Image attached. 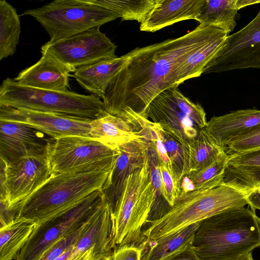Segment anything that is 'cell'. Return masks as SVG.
I'll return each instance as SVG.
<instances>
[{"label": "cell", "mask_w": 260, "mask_h": 260, "mask_svg": "<svg viewBox=\"0 0 260 260\" xmlns=\"http://www.w3.org/2000/svg\"><path fill=\"white\" fill-rule=\"evenodd\" d=\"M224 32L200 24L180 37L129 51V58L102 98L104 110L118 116L127 107L144 116L158 94L178 86V69L188 55Z\"/></svg>", "instance_id": "cell-1"}, {"label": "cell", "mask_w": 260, "mask_h": 260, "mask_svg": "<svg viewBox=\"0 0 260 260\" xmlns=\"http://www.w3.org/2000/svg\"><path fill=\"white\" fill-rule=\"evenodd\" d=\"M117 153L98 162L52 175L19 204V218L40 223L78 204L94 191L107 189Z\"/></svg>", "instance_id": "cell-2"}, {"label": "cell", "mask_w": 260, "mask_h": 260, "mask_svg": "<svg viewBox=\"0 0 260 260\" xmlns=\"http://www.w3.org/2000/svg\"><path fill=\"white\" fill-rule=\"evenodd\" d=\"M255 211L242 207L224 210L200 222L192 244L200 260H236L260 246Z\"/></svg>", "instance_id": "cell-3"}, {"label": "cell", "mask_w": 260, "mask_h": 260, "mask_svg": "<svg viewBox=\"0 0 260 260\" xmlns=\"http://www.w3.org/2000/svg\"><path fill=\"white\" fill-rule=\"evenodd\" d=\"M247 197L242 192L223 184L210 189L180 192L173 206L142 231L140 246L227 209L248 205Z\"/></svg>", "instance_id": "cell-4"}, {"label": "cell", "mask_w": 260, "mask_h": 260, "mask_svg": "<svg viewBox=\"0 0 260 260\" xmlns=\"http://www.w3.org/2000/svg\"><path fill=\"white\" fill-rule=\"evenodd\" d=\"M157 192L151 180L148 153L144 165L124 180L111 211L113 235L117 247L139 245Z\"/></svg>", "instance_id": "cell-5"}, {"label": "cell", "mask_w": 260, "mask_h": 260, "mask_svg": "<svg viewBox=\"0 0 260 260\" xmlns=\"http://www.w3.org/2000/svg\"><path fill=\"white\" fill-rule=\"evenodd\" d=\"M0 106L91 120L98 118L105 112L102 100L94 94L27 87L10 78L4 80L1 86Z\"/></svg>", "instance_id": "cell-6"}, {"label": "cell", "mask_w": 260, "mask_h": 260, "mask_svg": "<svg viewBox=\"0 0 260 260\" xmlns=\"http://www.w3.org/2000/svg\"><path fill=\"white\" fill-rule=\"evenodd\" d=\"M37 20L54 41L101 26L119 18L106 9L87 0H54L21 14Z\"/></svg>", "instance_id": "cell-7"}, {"label": "cell", "mask_w": 260, "mask_h": 260, "mask_svg": "<svg viewBox=\"0 0 260 260\" xmlns=\"http://www.w3.org/2000/svg\"><path fill=\"white\" fill-rule=\"evenodd\" d=\"M104 200L102 191L96 190L73 207L37 223L15 260H38L52 245L90 219Z\"/></svg>", "instance_id": "cell-8"}, {"label": "cell", "mask_w": 260, "mask_h": 260, "mask_svg": "<svg viewBox=\"0 0 260 260\" xmlns=\"http://www.w3.org/2000/svg\"><path fill=\"white\" fill-rule=\"evenodd\" d=\"M1 164V199L16 206L32 194L52 176L47 154L29 155Z\"/></svg>", "instance_id": "cell-9"}, {"label": "cell", "mask_w": 260, "mask_h": 260, "mask_svg": "<svg viewBox=\"0 0 260 260\" xmlns=\"http://www.w3.org/2000/svg\"><path fill=\"white\" fill-rule=\"evenodd\" d=\"M246 69H260V9L245 27L226 37L203 73Z\"/></svg>", "instance_id": "cell-10"}, {"label": "cell", "mask_w": 260, "mask_h": 260, "mask_svg": "<svg viewBox=\"0 0 260 260\" xmlns=\"http://www.w3.org/2000/svg\"><path fill=\"white\" fill-rule=\"evenodd\" d=\"M94 27L70 38L49 41L41 51L54 57L75 70L100 61L116 57V46L100 30Z\"/></svg>", "instance_id": "cell-11"}, {"label": "cell", "mask_w": 260, "mask_h": 260, "mask_svg": "<svg viewBox=\"0 0 260 260\" xmlns=\"http://www.w3.org/2000/svg\"><path fill=\"white\" fill-rule=\"evenodd\" d=\"M117 153V149L94 139L79 136L52 138L47 149L52 175L98 162Z\"/></svg>", "instance_id": "cell-12"}, {"label": "cell", "mask_w": 260, "mask_h": 260, "mask_svg": "<svg viewBox=\"0 0 260 260\" xmlns=\"http://www.w3.org/2000/svg\"><path fill=\"white\" fill-rule=\"evenodd\" d=\"M0 120L24 124L54 139L71 136L90 138L92 120L86 118L0 106Z\"/></svg>", "instance_id": "cell-13"}, {"label": "cell", "mask_w": 260, "mask_h": 260, "mask_svg": "<svg viewBox=\"0 0 260 260\" xmlns=\"http://www.w3.org/2000/svg\"><path fill=\"white\" fill-rule=\"evenodd\" d=\"M51 139L24 124L0 120V161L8 165L27 156L47 154Z\"/></svg>", "instance_id": "cell-14"}, {"label": "cell", "mask_w": 260, "mask_h": 260, "mask_svg": "<svg viewBox=\"0 0 260 260\" xmlns=\"http://www.w3.org/2000/svg\"><path fill=\"white\" fill-rule=\"evenodd\" d=\"M144 116L150 118L185 148L200 129L178 107L171 87L158 94L148 105Z\"/></svg>", "instance_id": "cell-15"}, {"label": "cell", "mask_w": 260, "mask_h": 260, "mask_svg": "<svg viewBox=\"0 0 260 260\" xmlns=\"http://www.w3.org/2000/svg\"><path fill=\"white\" fill-rule=\"evenodd\" d=\"M41 53L42 57L36 63L21 71L14 80L27 87L58 91L68 90L70 73L76 70L49 53Z\"/></svg>", "instance_id": "cell-16"}, {"label": "cell", "mask_w": 260, "mask_h": 260, "mask_svg": "<svg viewBox=\"0 0 260 260\" xmlns=\"http://www.w3.org/2000/svg\"><path fill=\"white\" fill-rule=\"evenodd\" d=\"M144 140L131 141L119 146V154L113 171L110 186L103 193L111 210L120 194L124 180L145 164L148 156L149 144Z\"/></svg>", "instance_id": "cell-17"}, {"label": "cell", "mask_w": 260, "mask_h": 260, "mask_svg": "<svg viewBox=\"0 0 260 260\" xmlns=\"http://www.w3.org/2000/svg\"><path fill=\"white\" fill-rule=\"evenodd\" d=\"M260 123V110L243 109L213 116L204 129L216 143L226 149L229 144Z\"/></svg>", "instance_id": "cell-18"}, {"label": "cell", "mask_w": 260, "mask_h": 260, "mask_svg": "<svg viewBox=\"0 0 260 260\" xmlns=\"http://www.w3.org/2000/svg\"><path fill=\"white\" fill-rule=\"evenodd\" d=\"M206 0H159L146 20L141 23V31L154 32L183 20L199 16Z\"/></svg>", "instance_id": "cell-19"}, {"label": "cell", "mask_w": 260, "mask_h": 260, "mask_svg": "<svg viewBox=\"0 0 260 260\" xmlns=\"http://www.w3.org/2000/svg\"><path fill=\"white\" fill-rule=\"evenodd\" d=\"M129 56V52L120 57L78 68L72 76L82 87L102 99Z\"/></svg>", "instance_id": "cell-20"}, {"label": "cell", "mask_w": 260, "mask_h": 260, "mask_svg": "<svg viewBox=\"0 0 260 260\" xmlns=\"http://www.w3.org/2000/svg\"><path fill=\"white\" fill-rule=\"evenodd\" d=\"M89 136L113 150L131 141L145 140L140 132L126 121L105 111L91 121Z\"/></svg>", "instance_id": "cell-21"}, {"label": "cell", "mask_w": 260, "mask_h": 260, "mask_svg": "<svg viewBox=\"0 0 260 260\" xmlns=\"http://www.w3.org/2000/svg\"><path fill=\"white\" fill-rule=\"evenodd\" d=\"M182 150L184 156L182 178L191 172L209 166L228 154L204 128L200 129L196 139Z\"/></svg>", "instance_id": "cell-22"}, {"label": "cell", "mask_w": 260, "mask_h": 260, "mask_svg": "<svg viewBox=\"0 0 260 260\" xmlns=\"http://www.w3.org/2000/svg\"><path fill=\"white\" fill-rule=\"evenodd\" d=\"M201 221L141 246L142 260H164L178 251L192 241Z\"/></svg>", "instance_id": "cell-23"}, {"label": "cell", "mask_w": 260, "mask_h": 260, "mask_svg": "<svg viewBox=\"0 0 260 260\" xmlns=\"http://www.w3.org/2000/svg\"><path fill=\"white\" fill-rule=\"evenodd\" d=\"M237 0H206L196 18L200 24L214 26L228 35L236 25Z\"/></svg>", "instance_id": "cell-24"}, {"label": "cell", "mask_w": 260, "mask_h": 260, "mask_svg": "<svg viewBox=\"0 0 260 260\" xmlns=\"http://www.w3.org/2000/svg\"><path fill=\"white\" fill-rule=\"evenodd\" d=\"M37 224L32 220L19 218L0 229V260H15Z\"/></svg>", "instance_id": "cell-25"}, {"label": "cell", "mask_w": 260, "mask_h": 260, "mask_svg": "<svg viewBox=\"0 0 260 260\" xmlns=\"http://www.w3.org/2000/svg\"><path fill=\"white\" fill-rule=\"evenodd\" d=\"M228 36L224 32L192 51L178 69L179 84L203 74L205 67L219 50Z\"/></svg>", "instance_id": "cell-26"}, {"label": "cell", "mask_w": 260, "mask_h": 260, "mask_svg": "<svg viewBox=\"0 0 260 260\" xmlns=\"http://www.w3.org/2000/svg\"><path fill=\"white\" fill-rule=\"evenodd\" d=\"M21 32L19 16L5 0H0V60L13 55Z\"/></svg>", "instance_id": "cell-27"}, {"label": "cell", "mask_w": 260, "mask_h": 260, "mask_svg": "<svg viewBox=\"0 0 260 260\" xmlns=\"http://www.w3.org/2000/svg\"><path fill=\"white\" fill-rule=\"evenodd\" d=\"M89 3L116 14L122 20H136L142 23L159 0H87Z\"/></svg>", "instance_id": "cell-28"}, {"label": "cell", "mask_w": 260, "mask_h": 260, "mask_svg": "<svg viewBox=\"0 0 260 260\" xmlns=\"http://www.w3.org/2000/svg\"><path fill=\"white\" fill-rule=\"evenodd\" d=\"M222 184L231 186L248 196L260 188V167L228 165Z\"/></svg>", "instance_id": "cell-29"}, {"label": "cell", "mask_w": 260, "mask_h": 260, "mask_svg": "<svg viewBox=\"0 0 260 260\" xmlns=\"http://www.w3.org/2000/svg\"><path fill=\"white\" fill-rule=\"evenodd\" d=\"M229 156L228 154L205 168L186 175L192 182L194 190L210 189L222 184Z\"/></svg>", "instance_id": "cell-30"}, {"label": "cell", "mask_w": 260, "mask_h": 260, "mask_svg": "<svg viewBox=\"0 0 260 260\" xmlns=\"http://www.w3.org/2000/svg\"><path fill=\"white\" fill-rule=\"evenodd\" d=\"M177 105L186 115L189 117L199 127L203 129L207 124L206 113L199 104L194 103L185 96L178 87H171Z\"/></svg>", "instance_id": "cell-31"}, {"label": "cell", "mask_w": 260, "mask_h": 260, "mask_svg": "<svg viewBox=\"0 0 260 260\" xmlns=\"http://www.w3.org/2000/svg\"><path fill=\"white\" fill-rule=\"evenodd\" d=\"M158 125L160 129L162 142L172 162L174 172L181 182L184 167V156L182 146L169 133L164 130L158 124Z\"/></svg>", "instance_id": "cell-32"}, {"label": "cell", "mask_w": 260, "mask_h": 260, "mask_svg": "<svg viewBox=\"0 0 260 260\" xmlns=\"http://www.w3.org/2000/svg\"><path fill=\"white\" fill-rule=\"evenodd\" d=\"M94 215L80 228L64 236L52 245L38 260H55L56 259L69 247L77 242L88 226Z\"/></svg>", "instance_id": "cell-33"}, {"label": "cell", "mask_w": 260, "mask_h": 260, "mask_svg": "<svg viewBox=\"0 0 260 260\" xmlns=\"http://www.w3.org/2000/svg\"><path fill=\"white\" fill-rule=\"evenodd\" d=\"M258 148H260V123L233 140L226 147L234 153Z\"/></svg>", "instance_id": "cell-34"}, {"label": "cell", "mask_w": 260, "mask_h": 260, "mask_svg": "<svg viewBox=\"0 0 260 260\" xmlns=\"http://www.w3.org/2000/svg\"><path fill=\"white\" fill-rule=\"evenodd\" d=\"M163 182L162 197L171 208L174 205L181 192V182L176 175L164 165L159 164Z\"/></svg>", "instance_id": "cell-35"}, {"label": "cell", "mask_w": 260, "mask_h": 260, "mask_svg": "<svg viewBox=\"0 0 260 260\" xmlns=\"http://www.w3.org/2000/svg\"><path fill=\"white\" fill-rule=\"evenodd\" d=\"M228 165L260 167V148L230 154Z\"/></svg>", "instance_id": "cell-36"}, {"label": "cell", "mask_w": 260, "mask_h": 260, "mask_svg": "<svg viewBox=\"0 0 260 260\" xmlns=\"http://www.w3.org/2000/svg\"><path fill=\"white\" fill-rule=\"evenodd\" d=\"M110 260H142V248L135 245L116 247Z\"/></svg>", "instance_id": "cell-37"}, {"label": "cell", "mask_w": 260, "mask_h": 260, "mask_svg": "<svg viewBox=\"0 0 260 260\" xmlns=\"http://www.w3.org/2000/svg\"><path fill=\"white\" fill-rule=\"evenodd\" d=\"M0 229H2L10 225L18 219L20 205L18 204L9 207L4 202L0 201Z\"/></svg>", "instance_id": "cell-38"}, {"label": "cell", "mask_w": 260, "mask_h": 260, "mask_svg": "<svg viewBox=\"0 0 260 260\" xmlns=\"http://www.w3.org/2000/svg\"><path fill=\"white\" fill-rule=\"evenodd\" d=\"M192 241L164 260H200L193 249Z\"/></svg>", "instance_id": "cell-39"}, {"label": "cell", "mask_w": 260, "mask_h": 260, "mask_svg": "<svg viewBox=\"0 0 260 260\" xmlns=\"http://www.w3.org/2000/svg\"><path fill=\"white\" fill-rule=\"evenodd\" d=\"M247 200L252 210L253 211L255 209L260 210V188L248 195Z\"/></svg>", "instance_id": "cell-40"}, {"label": "cell", "mask_w": 260, "mask_h": 260, "mask_svg": "<svg viewBox=\"0 0 260 260\" xmlns=\"http://www.w3.org/2000/svg\"><path fill=\"white\" fill-rule=\"evenodd\" d=\"M260 3V0H237L236 7L239 10L248 6Z\"/></svg>", "instance_id": "cell-41"}, {"label": "cell", "mask_w": 260, "mask_h": 260, "mask_svg": "<svg viewBox=\"0 0 260 260\" xmlns=\"http://www.w3.org/2000/svg\"><path fill=\"white\" fill-rule=\"evenodd\" d=\"M236 260H253L251 253L243 255Z\"/></svg>", "instance_id": "cell-42"}, {"label": "cell", "mask_w": 260, "mask_h": 260, "mask_svg": "<svg viewBox=\"0 0 260 260\" xmlns=\"http://www.w3.org/2000/svg\"><path fill=\"white\" fill-rule=\"evenodd\" d=\"M111 256H105V257H102V258H100V259H99L98 260H110Z\"/></svg>", "instance_id": "cell-43"}, {"label": "cell", "mask_w": 260, "mask_h": 260, "mask_svg": "<svg viewBox=\"0 0 260 260\" xmlns=\"http://www.w3.org/2000/svg\"><path fill=\"white\" fill-rule=\"evenodd\" d=\"M257 220H258V224H259V228H260V218L257 217Z\"/></svg>", "instance_id": "cell-44"}]
</instances>
